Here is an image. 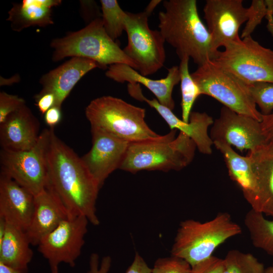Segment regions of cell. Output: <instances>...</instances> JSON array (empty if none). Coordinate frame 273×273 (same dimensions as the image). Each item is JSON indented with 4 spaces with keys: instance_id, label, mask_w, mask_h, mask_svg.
<instances>
[{
    "instance_id": "cell-1",
    "label": "cell",
    "mask_w": 273,
    "mask_h": 273,
    "mask_svg": "<svg viewBox=\"0 0 273 273\" xmlns=\"http://www.w3.org/2000/svg\"><path fill=\"white\" fill-rule=\"evenodd\" d=\"M50 129L47 158L48 185L70 216L83 215L97 225L100 220L96 205L101 187L81 158L56 135L54 128Z\"/></svg>"
},
{
    "instance_id": "cell-2",
    "label": "cell",
    "mask_w": 273,
    "mask_h": 273,
    "mask_svg": "<svg viewBox=\"0 0 273 273\" xmlns=\"http://www.w3.org/2000/svg\"><path fill=\"white\" fill-rule=\"evenodd\" d=\"M159 13L158 28L179 59L185 56L201 66L213 60L211 37L199 15L196 0H165Z\"/></svg>"
},
{
    "instance_id": "cell-3",
    "label": "cell",
    "mask_w": 273,
    "mask_h": 273,
    "mask_svg": "<svg viewBox=\"0 0 273 273\" xmlns=\"http://www.w3.org/2000/svg\"><path fill=\"white\" fill-rule=\"evenodd\" d=\"M176 129L159 138L130 143L119 169L134 173L141 170H180L193 160L196 146Z\"/></svg>"
},
{
    "instance_id": "cell-4",
    "label": "cell",
    "mask_w": 273,
    "mask_h": 273,
    "mask_svg": "<svg viewBox=\"0 0 273 273\" xmlns=\"http://www.w3.org/2000/svg\"><path fill=\"white\" fill-rule=\"evenodd\" d=\"M241 233L240 226L227 212L218 213L205 222L187 219L180 223L171 255L184 259L192 267L210 258L218 246Z\"/></svg>"
},
{
    "instance_id": "cell-5",
    "label": "cell",
    "mask_w": 273,
    "mask_h": 273,
    "mask_svg": "<svg viewBox=\"0 0 273 273\" xmlns=\"http://www.w3.org/2000/svg\"><path fill=\"white\" fill-rule=\"evenodd\" d=\"M52 60L57 62L66 57H81L96 62L101 68L108 65L123 64L137 70L135 64L106 33L102 18H97L83 28L65 36L53 39Z\"/></svg>"
},
{
    "instance_id": "cell-6",
    "label": "cell",
    "mask_w": 273,
    "mask_h": 273,
    "mask_svg": "<svg viewBox=\"0 0 273 273\" xmlns=\"http://www.w3.org/2000/svg\"><path fill=\"white\" fill-rule=\"evenodd\" d=\"M91 127L129 143L159 138L145 121L146 110L110 96L92 100L85 109Z\"/></svg>"
},
{
    "instance_id": "cell-7",
    "label": "cell",
    "mask_w": 273,
    "mask_h": 273,
    "mask_svg": "<svg viewBox=\"0 0 273 273\" xmlns=\"http://www.w3.org/2000/svg\"><path fill=\"white\" fill-rule=\"evenodd\" d=\"M191 74L201 95L210 96L229 109L261 122L262 115L257 110L247 84L212 60L199 66Z\"/></svg>"
},
{
    "instance_id": "cell-8",
    "label": "cell",
    "mask_w": 273,
    "mask_h": 273,
    "mask_svg": "<svg viewBox=\"0 0 273 273\" xmlns=\"http://www.w3.org/2000/svg\"><path fill=\"white\" fill-rule=\"evenodd\" d=\"M212 61L239 79L250 83H273V50L261 46L251 36L226 43Z\"/></svg>"
},
{
    "instance_id": "cell-9",
    "label": "cell",
    "mask_w": 273,
    "mask_h": 273,
    "mask_svg": "<svg viewBox=\"0 0 273 273\" xmlns=\"http://www.w3.org/2000/svg\"><path fill=\"white\" fill-rule=\"evenodd\" d=\"M50 135V128L44 129L36 145L28 150L1 151V171L34 196L44 190L48 183L47 158Z\"/></svg>"
},
{
    "instance_id": "cell-10",
    "label": "cell",
    "mask_w": 273,
    "mask_h": 273,
    "mask_svg": "<svg viewBox=\"0 0 273 273\" xmlns=\"http://www.w3.org/2000/svg\"><path fill=\"white\" fill-rule=\"evenodd\" d=\"M148 17L144 11L127 12L125 31L127 44L123 49L136 65L137 71L145 76L160 69L166 59L165 41L159 30L150 28Z\"/></svg>"
},
{
    "instance_id": "cell-11",
    "label": "cell",
    "mask_w": 273,
    "mask_h": 273,
    "mask_svg": "<svg viewBox=\"0 0 273 273\" xmlns=\"http://www.w3.org/2000/svg\"><path fill=\"white\" fill-rule=\"evenodd\" d=\"M88 222L83 215L70 216L40 241L38 250L48 260L51 273H58L62 262L71 267L75 265L84 244Z\"/></svg>"
},
{
    "instance_id": "cell-12",
    "label": "cell",
    "mask_w": 273,
    "mask_h": 273,
    "mask_svg": "<svg viewBox=\"0 0 273 273\" xmlns=\"http://www.w3.org/2000/svg\"><path fill=\"white\" fill-rule=\"evenodd\" d=\"M209 135L213 143H224L241 152L251 151L267 144L260 121L224 106L214 121Z\"/></svg>"
},
{
    "instance_id": "cell-13",
    "label": "cell",
    "mask_w": 273,
    "mask_h": 273,
    "mask_svg": "<svg viewBox=\"0 0 273 273\" xmlns=\"http://www.w3.org/2000/svg\"><path fill=\"white\" fill-rule=\"evenodd\" d=\"M203 12L216 55L220 47L241 38L239 29L248 19V8L242 0H207Z\"/></svg>"
},
{
    "instance_id": "cell-14",
    "label": "cell",
    "mask_w": 273,
    "mask_h": 273,
    "mask_svg": "<svg viewBox=\"0 0 273 273\" xmlns=\"http://www.w3.org/2000/svg\"><path fill=\"white\" fill-rule=\"evenodd\" d=\"M91 133L92 148L81 158L101 188L109 175L119 169L130 143L96 128L91 127Z\"/></svg>"
},
{
    "instance_id": "cell-15",
    "label": "cell",
    "mask_w": 273,
    "mask_h": 273,
    "mask_svg": "<svg viewBox=\"0 0 273 273\" xmlns=\"http://www.w3.org/2000/svg\"><path fill=\"white\" fill-rule=\"evenodd\" d=\"M135 99L146 102L155 109L169 125L171 130L178 129L186 134L195 143L199 151L204 154L212 153L213 143L208 133V128L214 120L205 112H192L188 122L178 118L169 108L161 104L157 99L146 98L141 88L135 90L132 96Z\"/></svg>"
},
{
    "instance_id": "cell-16",
    "label": "cell",
    "mask_w": 273,
    "mask_h": 273,
    "mask_svg": "<svg viewBox=\"0 0 273 273\" xmlns=\"http://www.w3.org/2000/svg\"><path fill=\"white\" fill-rule=\"evenodd\" d=\"M34 196L1 171L0 217L27 231L32 216Z\"/></svg>"
},
{
    "instance_id": "cell-17",
    "label": "cell",
    "mask_w": 273,
    "mask_h": 273,
    "mask_svg": "<svg viewBox=\"0 0 273 273\" xmlns=\"http://www.w3.org/2000/svg\"><path fill=\"white\" fill-rule=\"evenodd\" d=\"M96 68L101 67L95 61L72 57L41 76L39 83L42 89L38 94H53L56 98L55 106L61 108L62 103L78 81L87 73Z\"/></svg>"
},
{
    "instance_id": "cell-18",
    "label": "cell",
    "mask_w": 273,
    "mask_h": 273,
    "mask_svg": "<svg viewBox=\"0 0 273 273\" xmlns=\"http://www.w3.org/2000/svg\"><path fill=\"white\" fill-rule=\"evenodd\" d=\"M69 217L66 207L47 185L44 190L34 196L33 212L26 231L30 244L38 245L45 236Z\"/></svg>"
},
{
    "instance_id": "cell-19",
    "label": "cell",
    "mask_w": 273,
    "mask_h": 273,
    "mask_svg": "<svg viewBox=\"0 0 273 273\" xmlns=\"http://www.w3.org/2000/svg\"><path fill=\"white\" fill-rule=\"evenodd\" d=\"M39 129L38 120L31 110L24 105L0 124L2 149L13 151L31 149L38 141Z\"/></svg>"
},
{
    "instance_id": "cell-20",
    "label": "cell",
    "mask_w": 273,
    "mask_h": 273,
    "mask_svg": "<svg viewBox=\"0 0 273 273\" xmlns=\"http://www.w3.org/2000/svg\"><path fill=\"white\" fill-rule=\"evenodd\" d=\"M105 75L118 82L142 84L156 96V99L161 104L171 110L174 108L172 92L174 87L180 82L178 66H173L169 68L166 77L160 79L148 78L130 66L123 64L110 65Z\"/></svg>"
},
{
    "instance_id": "cell-21",
    "label": "cell",
    "mask_w": 273,
    "mask_h": 273,
    "mask_svg": "<svg viewBox=\"0 0 273 273\" xmlns=\"http://www.w3.org/2000/svg\"><path fill=\"white\" fill-rule=\"evenodd\" d=\"M213 145L222 154L230 178L241 189L244 198L256 210L258 203V186L250 157L237 153L231 146L220 142Z\"/></svg>"
},
{
    "instance_id": "cell-22",
    "label": "cell",
    "mask_w": 273,
    "mask_h": 273,
    "mask_svg": "<svg viewBox=\"0 0 273 273\" xmlns=\"http://www.w3.org/2000/svg\"><path fill=\"white\" fill-rule=\"evenodd\" d=\"M258 186L255 211L273 218V144L267 143L249 151Z\"/></svg>"
},
{
    "instance_id": "cell-23",
    "label": "cell",
    "mask_w": 273,
    "mask_h": 273,
    "mask_svg": "<svg viewBox=\"0 0 273 273\" xmlns=\"http://www.w3.org/2000/svg\"><path fill=\"white\" fill-rule=\"evenodd\" d=\"M61 3L60 0H23L13 4L7 20L17 32L31 26L46 27L54 23L52 8Z\"/></svg>"
},
{
    "instance_id": "cell-24",
    "label": "cell",
    "mask_w": 273,
    "mask_h": 273,
    "mask_svg": "<svg viewBox=\"0 0 273 273\" xmlns=\"http://www.w3.org/2000/svg\"><path fill=\"white\" fill-rule=\"evenodd\" d=\"M26 232L6 221L0 236V262L14 268L28 269L33 252Z\"/></svg>"
},
{
    "instance_id": "cell-25",
    "label": "cell",
    "mask_w": 273,
    "mask_h": 273,
    "mask_svg": "<svg viewBox=\"0 0 273 273\" xmlns=\"http://www.w3.org/2000/svg\"><path fill=\"white\" fill-rule=\"evenodd\" d=\"M244 221L254 247L273 256V220L251 209L245 214Z\"/></svg>"
},
{
    "instance_id": "cell-26",
    "label": "cell",
    "mask_w": 273,
    "mask_h": 273,
    "mask_svg": "<svg viewBox=\"0 0 273 273\" xmlns=\"http://www.w3.org/2000/svg\"><path fill=\"white\" fill-rule=\"evenodd\" d=\"M190 58L185 56L180 59L179 67L181 93L182 120L188 122L194 104L201 95L199 87L193 80L189 70Z\"/></svg>"
},
{
    "instance_id": "cell-27",
    "label": "cell",
    "mask_w": 273,
    "mask_h": 273,
    "mask_svg": "<svg viewBox=\"0 0 273 273\" xmlns=\"http://www.w3.org/2000/svg\"><path fill=\"white\" fill-rule=\"evenodd\" d=\"M100 3L104 28L115 41L125 31L127 12L121 8L116 0H101Z\"/></svg>"
},
{
    "instance_id": "cell-28",
    "label": "cell",
    "mask_w": 273,
    "mask_h": 273,
    "mask_svg": "<svg viewBox=\"0 0 273 273\" xmlns=\"http://www.w3.org/2000/svg\"><path fill=\"white\" fill-rule=\"evenodd\" d=\"M223 260L222 273H263L265 269L253 255L238 250L228 251Z\"/></svg>"
},
{
    "instance_id": "cell-29",
    "label": "cell",
    "mask_w": 273,
    "mask_h": 273,
    "mask_svg": "<svg viewBox=\"0 0 273 273\" xmlns=\"http://www.w3.org/2000/svg\"><path fill=\"white\" fill-rule=\"evenodd\" d=\"M250 96L262 115L273 112V83L263 81L246 83Z\"/></svg>"
},
{
    "instance_id": "cell-30",
    "label": "cell",
    "mask_w": 273,
    "mask_h": 273,
    "mask_svg": "<svg viewBox=\"0 0 273 273\" xmlns=\"http://www.w3.org/2000/svg\"><path fill=\"white\" fill-rule=\"evenodd\" d=\"M248 8V19L241 34V38L251 36L267 14V8L263 0H253Z\"/></svg>"
},
{
    "instance_id": "cell-31",
    "label": "cell",
    "mask_w": 273,
    "mask_h": 273,
    "mask_svg": "<svg viewBox=\"0 0 273 273\" xmlns=\"http://www.w3.org/2000/svg\"><path fill=\"white\" fill-rule=\"evenodd\" d=\"M191 265L184 259L171 255L155 262L151 273H191Z\"/></svg>"
},
{
    "instance_id": "cell-32",
    "label": "cell",
    "mask_w": 273,
    "mask_h": 273,
    "mask_svg": "<svg viewBox=\"0 0 273 273\" xmlns=\"http://www.w3.org/2000/svg\"><path fill=\"white\" fill-rule=\"evenodd\" d=\"M25 100L17 95L0 93V124L11 114L25 105Z\"/></svg>"
},
{
    "instance_id": "cell-33",
    "label": "cell",
    "mask_w": 273,
    "mask_h": 273,
    "mask_svg": "<svg viewBox=\"0 0 273 273\" xmlns=\"http://www.w3.org/2000/svg\"><path fill=\"white\" fill-rule=\"evenodd\" d=\"M223 265V259L212 255L191 267V273H222Z\"/></svg>"
},
{
    "instance_id": "cell-34",
    "label": "cell",
    "mask_w": 273,
    "mask_h": 273,
    "mask_svg": "<svg viewBox=\"0 0 273 273\" xmlns=\"http://www.w3.org/2000/svg\"><path fill=\"white\" fill-rule=\"evenodd\" d=\"M81 14L87 24L94 20L102 18V13L96 3L93 1H80Z\"/></svg>"
},
{
    "instance_id": "cell-35",
    "label": "cell",
    "mask_w": 273,
    "mask_h": 273,
    "mask_svg": "<svg viewBox=\"0 0 273 273\" xmlns=\"http://www.w3.org/2000/svg\"><path fill=\"white\" fill-rule=\"evenodd\" d=\"M111 263L109 256L103 258L101 265L99 266V256L93 253L90 255L89 260V270L87 273H108Z\"/></svg>"
},
{
    "instance_id": "cell-36",
    "label": "cell",
    "mask_w": 273,
    "mask_h": 273,
    "mask_svg": "<svg viewBox=\"0 0 273 273\" xmlns=\"http://www.w3.org/2000/svg\"><path fill=\"white\" fill-rule=\"evenodd\" d=\"M36 105L42 115H44L48 110L55 106L56 98L51 93L37 94L34 96Z\"/></svg>"
},
{
    "instance_id": "cell-37",
    "label": "cell",
    "mask_w": 273,
    "mask_h": 273,
    "mask_svg": "<svg viewBox=\"0 0 273 273\" xmlns=\"http://www.w3.org/2000/svg\"><path fill=\"white\" fill-rule=\"evenodd\" d=\"M150 268L144 259L136 253L133 261L125 273H151Z\"/></svg>"
},
{
    "instance_id": "cell-38",
    "label": "cell",
    "mask_w": 273,
    "mask_h": 273,
    "mask_svg": "<svg viewBox=\"0 0 273 273\" xmlns=\"http://www.w3.org/2000/svg\"><path fill=\"white\" fill-rule=\"evenodd\" d=\"M62 119L61 108L54 106L44 114V120L50 128H54Z\"/></svg>"
},
{
    "instance_id": "cell-39",
    "label": "cell",
    "mask_w": 273,
    "mask_h": 273,
    "mask_svg": "<svg viewBox=\"0 0 273 273\" xmlns=\"http://www.w3.org/2000/svg\"><path fill=\"white\" fill-rule=\"evenodd\" d=\"M260 123L267 143L273 144V112L262 115Z\"/></svg>"
},
{
    "instance_id": "cell-40",
    "label": "cell",
    "mask_w": 273,
    "mask_h": 273,
    "mask_svg": "<svg viewBox=\"0 0 273 273\" xmlns=\"http://www.w3.org/2000/svg\"><path fill=\"white\" fill-rule=\"evenodd\" d=\"M27 270L14 268L0 262V273H27Z\"/></svg>"
},
{
    "instance_id": "cell-41",
    "label": "cell",
    "mask_w": 273,
    "mask_h": 273,
    "mask_svg": "<svg viewBox=\"0 0 273 273\" xmlns=\"http://www.w3.org/2000/svg\"><path fill=\"white\" fill-rule=\"evenodd\" d=\"M20 78L19 75L16 74L10 78L5 79L1 76L0 84L1 85H9L13 83L19 82Z\"/></svg>"
},
{
    "instance_id": "cell-42",
    "label": "cell",
    "mask_w": 273,
    "mask_h": 273,
    "mask_svg": "<svg viewBox=\"0 0 273 273\" xmlns=\"http://www.w3.org/2000/svg\"><path fill=\"white\" fill-rule=\"evenodd\" d=\"M162 1L160 0H152L151 1L147 6L144 12L149 16L151 15L152 13L157 6V5L160 3Z\"/></svg>"
},
{
    "instance_id": "cell-43",
    "label": "cell",
    "mask_w": 273,
    "mask_h": 273,
    "mask_svg": "<svg viewBox=\"0 0 273 273\" xmlns=\"http://www.w3.org/2000/svg\"><path fill=\"white\" fill-rule=\"evenodd\" d=\"M263 273H273V262L270 266L264 269Z\"/></svg>"
}]
</instances>
